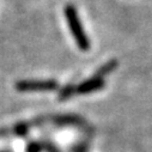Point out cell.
Returning a JSON list of instances; mask_svg holds the SVG:
<instances>
[{
    "instance_id": "obj_1",
    "label": "cell",
    "mask_w": 152,
    "mask_h": 152,
    "mask_svg": "<svg viewBox=\"0 0 152 152\" xmlns=\"http://www.w3.org/2000/svg\"><path fill=\"white\" fill-rule=\"evenodd\" d=\"M65 17L68 22L69 25V30L74 37L75 42H77L78 47L82 50H89L90 48V41L88 39V36L82 26L80 19L78 17V12L72 5H67L65 7Z\"/></svg>"
},
{
    "instance_id": "obj_2",
    "label": "cell",
    "mask_w": 152,
    "mask_h": 152,
    "mask_svg": "<svg viewBox=\"0 0 152 152\" xmlns=\"http://www.w3.org/2000/svg\"><path fill=\"white\" fill-rule=\"evenodd\" d=\"M16 89L20 92L52 91L58 89V83L54 80H22L16 84Z\"/></svg>"
},
{
    "instance_id": "obj_3",
    "label": "cell",
    "mask_w": 152,
    "mask_h": 152,
    "mask_svg": "<svg viewBox=\"0 0 152 152\" xmlns=\"http://www.w3.org/2000/svg\"><path fill=\"white\" fill-rule=\"evenodd\" d=\"M104 86V82L102 78L98 77H94L84 83H82L80 85H78L75 88V94H80V95H85V94H91L94 91L101 90Z\"/></svg>"
},
{
    "instance_id": "obj_4",
    "label": "cell",
    "mask_w": 152,
    "mask_h": 152,
    "mask_svg": "<svg viewBox=\"0 0 152 152\" xmlns=\"http://www.w3.org/2000/svg\"><path fill=\"white\" fill-rule=\"evenodd\" d=\"M118 67V61L116 60H111V61H109V62H107V64H104L98 71H97V74L95 75V77H98V78H102V77H104V75H107V74H109V73H111L114 69H115Z\"/></svg>"
},
{
    "instance_id": "obj_5",
    "label": "cell",
    "mask_w": 152,
    "mask_h": 152,
    "mask_svg": "<svg viewBox=\"0 0 152 152\" xmlns=\"http://www.w3.org/2000/svg\"><path fill=\"white\" fill-rule=\"evenodd\" d=\"M74 94H75V88L72 86V85H68V86H66V88H64V89L61 90V92H60V98H61V99H65V98L71 97V96L74 95Z\"/></svg>"
}]
</instances>
